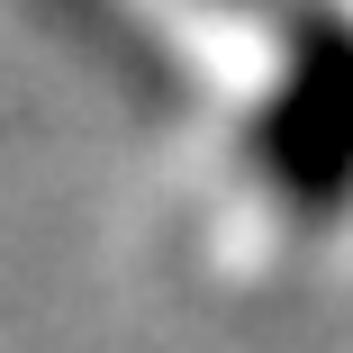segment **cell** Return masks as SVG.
I'll return each mask as SVG.
<instances>
[{
    "mask_svg": "<svg viewBox=\"0 0 353 353\" xmlns=\"http://www.w3.org/2000/svg\"><path fill=\"white\" fill-rule=\"evenodd\" d=\"M254 163L299 227L344 208V190H353V28H335V19L299 28L290 63L263 100Z\"/></svg>",
    "mask_w": 353,
    "mask_h": 353,
    "instance_id": "cell-1",
    "label": "cell"
}]
</instances>
